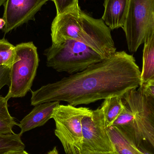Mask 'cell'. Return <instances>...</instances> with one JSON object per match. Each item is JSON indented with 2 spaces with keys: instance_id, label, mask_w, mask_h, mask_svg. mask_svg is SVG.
Masks as SVG:
<instances>
[{
  "instance_id": "cell-1",
  "label": "cell",
  "mask_w": 154,
  "mask_h": 154,
  "mask_svg": "<svg viewBox=\"0 0 154 154\" xmlns=\"http://www.w3.org/2000/svg\"><path fill=\"white\" fill-rule=\"evenodd\" d=\"M141 72L132 55L116 51L82 72L42 86L31 92V105L66 101L75 106L122 97L141 85Z\"/></svg>"
},
{
  "instance_id": "cell-2",
  "label": "cell",
  "mask_w": 154,
  "mask_h": 154,
  "mask_svg": "<svg viewBox=\"0 0 154 154\" xmlns=\"http://www.w3.org/2000/svg\"><path fill=\"white\" fill-rule=\"evenodd\" d=\"M51 37L54 45L68 39L83 42L104 59L116 51L110 29L102 19L89 16L80 7L57 15L51 23Z\"/></svg>"
},
{
  "instance_id": "cell-3",
  "label": "cell",
  "mask_w": 154,
  "mask_h": 154,
  "mask_svg": "<svg viewBox=\"0 0 154 154\" xmlns=\"http://www.w3.org/2000/svg\"><path fill=\"white\" fill-rule=\"evenodd\" d=\"M44 55L47 66L71 75L104 59L89 46L73 39L66 40L59 45L52 44L44 51Z\"/></svg>"
},
{
  "instance_id": "cell-4",
  "label": "cell",
  "mask_w": 154,
  "mask_h": 154,
  "mask_svg": "<svg viewBox=\"0 0 154 154\" xmlns=\"http://www.w3.org/2000/svg\"><path fill=\"white\" fill-rule=\"evenodd\" d=\"M37 48L32 42H23L15 46V56L10 72L9 91L5 97H22L32 86L38 66Z\"/></svg>"
},
{
  "instance_id": "cell-5",
  "label": "cell",
  "mask_w": 154,
  "mask_h": 154,
  "mask_svg": "<svg viewBox=\"0 0 154 154\" xmlns=\"http://www.w3.org/2000/svg\"><path fill=\"white\" fill-rule=\"evenodd\" d=\"M92 109L59 105L53 110L52 119L56 124L55 134L66 154H81L83 145L82 120Z\"/></svg>"
},
{
  "instance_id": "cell-6",
  "label": "cell",
  "mask_w": 154,
  "mask_h": 154,
  "mask_svg": "<svg viewBox=\"0 0 154 154\" xmlns=\"http://www.w3.org/2000/svg\"><path fill=\"white\" fill-rule=\"evenodd\" d=\"M123 29L128 50L135 52L145 37L154 32V0H129Z\"/></svg>"
},
{
  "instance_id": "cell-7",
  "label": "cell",
  "mask_w": 154,
  "mask_h": 154,
  "mask_svg": "<svg viewBox=\"0 0 154 154\" xmlns=\"http://www.w3.org/2000/svg\"><path fill=\"white\" fill-rule=\"evenodd\" d=\"M134 114V130L132 140L138 148L146 145L154 151V115L147 106L140 88L134 89L121 97Z\"/></svg>"
},
{
  "instance_id": "cell-8",
  "label": "cell",
  "mask_w": 154,
  "mask_h": 154,
  "mask_svg": "<svg viewBox=\"0 0 154 154\" xmlns=\"http://www.w3.org/2000/svg\"><path fill=\"white\" fill-rule=\"evenodd\" d=\"M83 145L81 154L115 151L108 134L103 109L92 110L82 120Z\"/></svg>"
},
{
  "instance_id": "cell-9",
  "label": "cell",
  "mask_w": 154,
  "mask_h": 154,
  "mask_svg": "<svg viewBox=\"0 0 154 154\" xmlns=\"http://www.w3.org/2000/svg\"><path fill=\"white\" fill-rule=\"evenodd\" d=\"M51 0H6L4 4L2 18L5 22L2 32L8 33L13 30L35 20V16L42 6Z\"/></svg>"
},
{
  "instance_id": "cell-10",
  "label": "cell",
  "mask_w": 154,
  "mask_h": 154,
  "mask_svg": "<svg viewBox=\"0 0 154 154\" xmlns=\"http://www.w3.org/2000/svg\"><path fill=\"white\" fill-rule=\"evenodd\" d=\"M60 101H49L36 105L31 111L24 117L18 125L20 128V134L42 126L51 119L54 108L59 105Z\"/></svg>"
},
{
  "instance_id": "cell-11",
  "label": "cell",
  "mask_w": 154,
  "mask_h": 154,
  "mask_svg": "<svg viewBox=\"0 0 154 154\" xmlns=\"http://www.w3.org/2000/svg\"><path fill=\"white\" fill-rule=\"evenodd\" d=\"M129 0H105L102 19L106 25L114 30L123 28L127 16Z\"/></svg>"
},
{
  "instance_id": "cell-12",
  "label": "cell",
  "mask_w": 154,
  "mask_h": 154,
  "mask_svg": "<svg viewBox=\"0 0 154 154\" xmlns=\"http://www.w3.org/2000/svg\"><path fill=\"white\" fill-rule=\"evenodd\" d=\"M108 134L115 151L118 154H143L134 142L118 128H107Z\"/></svg>"
},
{
  "instance_id": "cell-13",
  "label": "cell",
  "mask_w": 154,
  "mask_h": 154,
  "mask_svg": "<svg viewBox=\"0 0 154 154\" xmlns=\"http://www.w3.org/2000/svg\"><path fill=\"white\" fill-rule=\"evenodd\" d=\"M144 43L140 86L154 81V32L146 37Z\"/></svg>"
},
{
  "instance_id": "cell-14",
  "label": "cell",
  "mask_w": 154,
  "mask_h": 154,
  "mask_svg": "<svg viewBox=\"0 0 154 154\" xmlns=\"http://www.w3.org/2000/svg\"><path fill=\"white\" fill-rule=\"evenodd\" d=\"M122 100L124 109L111 126L119 128L132 139L134 134V114L128 104L123 99Z\"/></svg>"
},
{
  "instance_id": "cell-15",
  "label": "cell",
  "mask_w": 154,
  "mask_h": 154,
  "mask_svg": "<svg viewBox=\"0 0 154 154\" xmlns=\"http://www.w3.org/2000/svg\"><path fill=\"white\" fill-rule=\"evenodd\" d=\"M104 111L107 128L111 126L124 108L121 97H114L104 100L101 106Z\"/></svg>"
},
{
  "instance_id": "cell-16",
  "label": "cell",
  "mask_w": 154,
  "mask_h": 154,
  "mask_svg": "<svg viewBox=\"0 0 154 154\" xmlns=\"http://www.w3.org/2000/svg\"><path fill=\"white\" fill-rule=\"evenodd\" d=\"M20 134H0V154L24 150L25 146L22 141Z\"/></svg>"
},
{
  "instance_id": "cell-17",
  "label": "cell",
  "mask_w": 154,
  "mask_h": 154,
  "mask_svg": "<svg viewBox=\"0 0 154 154\" xmlns=\"http://www.w3.org/2000/svg\"><path fill=\"white\" fill-rule=\"evenodd\" d=\"M8 100L5 97L0 98V134H13V128L18 125L9 113Z\"/></svg>"
},
{
  "instance_id": "cell-18",
  "label": "cell",
  "mask_w": 154,
  "mask_h": 154,
  "mask_svg": "<svg viewBox=\"0 0 154 154\" xmlns=\"http://www.w3.org/2000/svg\"><path fill=\"white\" fill-rule=\"evenodd\" d=\"M15 56V46L5 38L0 39V66L12 65Z\"/></svg>"
},
{
  "instance_id": "cell-19",
  "label": "cell",
  "mask_w": 154,
  "mask_h": 154,
  "mask_svg": "<svg viewBox=\"0 0 154 154\" xmlns=\"http://www.w3.org/2000/svg\"><path fill=\"white\" fill-rule=\"evenodd\" d=\"M57 9V14H63L79 8V0H51Z\"/></svg>"
},
{
  "instance_id": "cell-20",
  "label": "cell",
  "mask_w": 154,
  "mask_h": 154,
  "mask_svg": "<svg viewBox=\"0 0 154 154\" xmlns=\"http://www.w3.org/2000/svg\"><path fill=\"white\" fill-rule=\"evenodd\" d=\"M11 69V66H0V91L5 86H10ZM1 97L0 96V98Z\"/></svg>"
},
{
  "instance_id": "cell-21",
  "label": "cell",
  "mask_w": 154,
  "mask_h": 154,
  "mask_svg": "<svg viewBox=\"0 0 154 154\" xmlns=\"http://www.w3.org/2000/svg\"><path fill=\"white\" fill-rule=\"evenodd\" d=\"M143 92L146 103L147 106L148 107L149 109H150V110L152 111V113L154 115V97L151 96V95H149V94L144 93V92H143Z\"/></svg>"
},
{
  "instance_id": "cell-22",
  "label": "cell",
  "mask_w": 154,
  "mask_h": 154,
  "mask_svg": "<svg viewBox=\"0 0 154 154\" xmlns=\"http://www.w3.org/2000/svg\"><path fill=\"white\" fill-rule=\"evenodd\" d=\"M139 87L141 88L143 92L154 97V81Z\"/></svg>"
},
{
  "instance_id": "cell-23",
  "label": "cell",
  "mask_w": 154,
  "mask_h": 154,
  "mask_svg": "<svg viewBox=\"0 0 154 154\" xmlns=\"http://www.w3.org/2000/svg\"><path fill=\"white\" fill-rule=\"evenodd\" d=\"M6 154H29L27 153L25 150H21V151H15V152H11Z\"/></svg>"
},
{
  "instance_id": "cell-24",
  "label": "cell",
  "mask_w": 154,
  "mask_h": 154,
  "mask_svg": "<svg viewBox=\"0 0 154 154\" xmlns=\"http://www.w3.org/2000/svg\"><path fill=\"white\" fill-rule=\"evenodd\" d=\"M84 154H118L116 151H113V152H100V153H88Z\"/></svg>"
},
{
  "instance_id": "cell-25",
  "label": "cell",
  "mask_w": 154,
  "mask_h": 154,
  "mask_svg": "<svg viewBox=\"0 0 154 154\" xmlns=\"http://www.w3.org/2000/svg\"><path fill=\"white\" fill-rule=\"evenodd\" d=\"M138 148L142 151L143 154H154V153L152 152L146 150V149L144 148V147H140V148Z\"/></svg>"
},
{
  "instance_id": "cell-26",
  "label": "cell",
  "mask_w": 154,
  "mask_h": 154,
  "mask_svg": "<svg viewBox=\"0 0 154 154\" xmlns=\"http://www.w3.org/2000/svg\"><path fill=\"white\" fill-rule=\"evenodd\" d=\"M5 25V22L2 18H0V30H2Z\"/></svg>"
},
{
  "instance_id": "cell-27",
  "label": "cell",
  "mask_w": 154,
  "mask_h": 154,
  "mask_svg": "<svg viewBox=\"0 0 154 154\" xmlns=\"http://www.w3.org/2000/svg\"><path fill=\"white\" fill-rule=\"evenodd\" d=\"M48 154H59V153L57 148H56V147H55L53 148V150H51L50 152H49Z\"/></svg>"
}]
</instances>
